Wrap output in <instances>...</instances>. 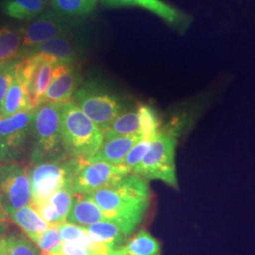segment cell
<instances>
[{"mask_svg":"<svg viewBox=\"0 0 255 255\" xmlns=\"http://www.w3.org/2000/svg\"><path fill=\"white\" fill-rule=\"evenodd\" d=\"M79 162L72 159L30 164L27 167L31 200L29 204L46 201L55 192L70 183Z\"/></svg>","mask_w":255,"mask_h":255,"instance_id":"6","label":"cell"},{"mask_svg":"<svg viewBox=\"0 0 255 255\" xmlns=\"http://www.w3.org/2000/svg\"><path fill=\"white\" fill-rule=\"evenodd\" d=\"M41 1H43V2H45V3H47V2H49V1H51V0H41Z\"/></svg>","mask_w":255,"mask_h":255,"instance_id":"35","label":"cell"},{"mask_svg":"<svg viewBox=\"0 0 255 255\" xmlns=\"http://www.w3.org/2000/svg\"><path fill=\"white\" fill-rule=\"evenodd\" d=\"M107 7H139L147 9L164 19L171 25H181L183 23V15L173 7L167 5L161 0H101Z\"/></svg>","mask_w":255,"mask_h":255,"instance_id":"15","label":"cell"},{"mask_svg":"<svg viewBox=\"0 0 255 255\" xmlns=\"http://www.w3.org/2000/svg\"><path fill=\"white\" fill-rule=\"evenodd\" d=\"M141 133L145 140H151L161 129V121L155 110L148 105H140L138 108Z\"/></svg>","mask_w":255,"mask_h":255,"instance_id":"27","label":"cell"},{"mask_svg":"<svg viewBox=\"0 0 255 255\" xmlns=\"http://www.w3.org/2000/svg\"><path fill=\"white\" fill-rule=\"evenodd\" d=\"M3 11L12 18L32 20L46 9V3L41 0H2Z\"/></svg>","mask_w":255,"mask_h":255,"instance_id":"22","label":"cell"},{"mask_svg":"<svg viewBox=\"0 0 255 255\" xmlns=\"http://www.w3.org/2000/svg\"><path fill=\"white\" fill-rule=\"evenodd\" d=\"M88 195L106 220L121 229L128 237L142 222L150 203L147 182L134 174Z\"/></svg>","mask_w":255,"mask_h":255,"instance_id":"1","label":"cell"},{"mask_svg":"<svg viewBox=\"0 0 255 255\" xmlns=\"http://www.w3.org/2000/svg\"><path fill=\"white\" fill-rule=\"evenodd\" d=\"M131 171L122 164L79 162L70 185L74 195H88L119 182Z\"/></svg>","mask_w":255,"mask_h":255,"instance_id":"10","label":"cell"},{"mask_svg":"<svg viewBox=\"0 0 255 255\" xmlns=\"http://www.w3.org/2000/svg\"><path fill=\"white\" fill-rule=\"evenodd\" d=\"M67 221L85 227L107 220L89 195H74L73 203Z\"/></svg>","mask_w":255,"mask_h":255,"instance_id":"16","label":"cell"},{"mask_svg":"<svg viewBox=\"0 0 255 255\" xmlns=\"http://www.w3.org/2000/svg\"><path fill=\"white\" fill-rule=\"evenodd\" d=\"M84 229L92 240L110 249H118L128 238L121 229L110 221L97 222L89 226H85Z\"/></svg>","mask_w":255,"mask_h":255,"instance_id":"18","label":"cell"},{"mask_svg":"<svg viewBox=\"0 0 255 255\" xmlns=\"http://www.w3.org/2000/svg\"><path fill=\"white\" fill-rule=\"evenodd\" d=\"M40 255H98L82 241H61L54 248L41 252Z\"/></svg>","mask_w":255,"mask_h":255,"instance_id":"28","label":"cell"},{"mask_svg":"<svg viewBox=\"0 0 255 255\" xmlns=\"http://www.w3.org/2000/svg\"><path fill=\"white\" fill-rule=\"evenodd\" d=\"M18 62V60H15L7 63H0V112L9 84L15 76V67Z\"/></svg>","mask_w":255,"mask_h":255,"instance_id":"30","label":"cell"},{"mask_svg":"<svg viewBox=\"0 0 255 255\" xmlns=\"http://www.w3.org/2000/svg\"><path fill=\"white\" fill-rule=\"evenodd\" d=\"M22 31V47L35 46L56 37L69 35L70 30L64 17L54 9L45 10L24 27Z\"/></svg>","mask_w":255,"mask_h":255,"instance_id":"11","label":"cell"},{"mask_svg":"<svg viewBox=\"0 0 255 255\" xmlns=\"http://www.w3.org/2000/svg\"><path fill=\"white\" fill-rule=\"evenodd\" d=\"M150 141L151 140H143L139 142L129 150V152L125 157L121 164L132 172L133 168L143 160L146 152L148 151L150 146Z\"/></svg>","mask_w":255,"mask_h":255,"instance_id":"31","label":"cell"},{"mask_svg":"<svg viewBox=\"0 0 255 255\" xmlns=\"http://www.w3.org/2000/svg\"><path fill=\"white\" fill-rule=\"evenodd\" d=\"M37 214L40 216V218L46 221V223L50 225H60V219L58 217V214L56 212L54 207L48 202V201H42L35 204H30Z\"/></svg>","mask_w":255,"mask_h":255,"instance_id":"32","label":"cell"},{"mask_svg":"<svg viewBox=\"0 0 255 255\" xmlns=\"http://www.w3.org/2000/svg\"><path fill=\"white\" fill-rule=\"evenodd\" d=\"M125 255H161L159 241L146 230H140L120 247Z\"/></svg>","mask_w":255,"mask_h":255,"instance_id":"21","label":"cell"},{"mask_svg":"<svg viewBox=\"0 0 255 255\" xmlns=\"http://www.w3.org/2000/svg\"><path fill=\"white\" fill-rule=\"evenodd\" d=\"M0 255H40L36 245L27 237L16 233L0 236Z\"/></svg>","mask_w":255,"mask_h":255,"instance_id":"23","label":"cell"},{"mask_svg":"<svg viewBox=\"0 0 255 255\" xmlns=\"http://www.w3.org/2000/svg\"><path fill=\"white\" fill-rule=\"evenodd\" d=\"M72 101L101 130L127 111L126 105L117 95L97 82L81 84L74 93Z\"/></svg>","mask_w":255,"mask_h":255,"instance_id":"5","label":"cell"},{"mask_svg":"<svg viewBox=\"0 0 255 255\" xmlns=\"http://www.w3.org/2000/svg\"><path fill=\"white\" fill-rule=\"evenodd\" d=\"M101 255H125L123 254V252L121 251V248L119 247L118 249H114V250H110L108 253Z\"/></svg>","mask_w":255,"mask_h":255,"instance_id":"34","label":"cell"},{"mask_svg":"<svg viewBox=\"0 0 255 255\" xmlns=\"http://www.w3.org/2000/svg\"><path fill=\"white\" fill-rule=\"evenodd\" d=\"M82 81V73L77 64H58L52 72L46 92L39 100L38 106L47 102L70 101Z\"/></svg>","mask_w":255,"mask_h":255,"instance_id":"12","label":"cell"},{"mask_svg":"<svg viewBox=\"0 0 255 255\" xmlns=\"http://www.w3.org/2000/svg\"><path fill=\"white\" fill-rule=\"evenodd\" d=\"M41 252L48 251L61 242L59 225H50L43 234L37 236L31 240Z\"/></svg>","mask_w":255,"mask_h":255,"instance_id":"29","label":"cell"},{"mask_svg":"<svg viewBox=\"0 0 255 255\" xmlns=\"http://www.w3.org/2000/svg\"><path fill=\"white\" fill-rule=\"evenodd\" d=\"M60 130L65 153L78 162L89 161L103 142L101 128L72 101L63 102Z\"/></svg>","mask_w":255,"mask_h":255,"instance_id":"2","label":"cell"},{"mask_svg":"<svg viewBox=\"0 0 255 255\" xmlns=\"http://www.w3.org/2000/svg\"><path fill=\"white\" fill-rule=\"evenodd\" d=\"M60 64L53 56L38 54L23 59L16 64L15 76L35 109L50 82L55 67Z\"/></svg>","mask_w":255,"mask_h":255,"instance_id":"9","label":"cell"},{"mask_svg":"<svg viewBox=\"0 0 255 255\" xmlns=\"http://www.w3.org/2000/svg\"><path fill=\"white\" fill-rule=\"evenodd\" d=\"M102 131L103 141L141 133L138 109L125 111ZM142 134V133H141Z\"/></svg>","mask_w":255,"mask_h":255,"instance_id":"19","label":"cell"},{"mask_svg":"<svg viewBox=\"0 0 255 255\" xmlns=\"http://www.w3.org/2000/svg\"><path fill=\"white\" fill-rule=\"evenodd\" d=\"M0 118H1V115H0Z\"/></svg>","mask_w":255,"mask_h":255,"instance_id":"36","label":"cell"},{"mask_svg":"<svg viewBox=\"0 0 255 255\" xmlns=\"http://www.w3.org/2000/svg\"><path fill=\"white\" fill-rule=\"evenodd\" d=\"M38 54L53 56L61 64H76L78 62V55L68 35L56 37L35 46L22 47L18 60L21 61Z\"/></svg>","mask_w":255,"mask_h":255,"instance_id":"13","label":"cell"},{"mask_svg":"<svg viewBox=\"0 0 255 255\" xmlns=\"http://www.w3.org/2000/svg\"><path fill=\"white\" fill-rule=\"evenodd\" d=\"M31 200L27 166L20 162H0V207L8 215Z\"/></svg>","mask_w":255,"mask_h":255,"instance_id":"8","label":"cell"},{"mask_svg":"<svg viewBox=\"0 0 255 255\" xmlns=\"http://www.w3.org/2000/svg\"><path fill=\"white\" fill-rule=\"evenodd\" d=\"M74 194L70 183L64 185L59 191L55 192L47 201L54 207L61 224L67 221L73 203Z\"/></svg>","mask_w":255,"mask_h":255,"instance_id":"26","label":"cell"},{"mask_svg":"<svg viewBox=\"0 0 255 255\" xmlns=\"http://www.w3.org/2000/svg\"><path fill=\"white\" fill-rule=\"evenodd\" d=\"M33 112L0 118V162H20L32 136Z\"/></svg>","mask_w":255,"mask_h":255,"instance_id":"7","label":"cell"},{"mask_svg":"<svg viewBox=\"0 0 255 255\" xmlns=\"http://www.w3.org/2000/svg\"><path fill=\"white\" fill-rule=\"evenodd\" d=\"M21 48V29L16 30L9 27L0 28V63H7L18 60Z\"/></svg>","mask_w":255,"mask_h":255,"instance_id":"24","label":"cell"},{"mask_svg":"<svg viewBox=\"0 0 255 255\" xmlns=\"http://www.w3.org/2000/svg\"><path fill=\"white\" fill-rule=\"evenodd\" d=\"M9 219L8 215L0 207V236L6 234L9 228Z\"/></svg>","mask_w":255,"mask_h":255,"instance_id":"33","label":"cell"},{"mask_svg":"<svg viewBox=\"0 0 255 255\" xmlns=\"http://www.w3.org/2000/svg\"><path fill=\"white\" fill-rule=\"evenodd\" d=\"M62 105L63 102H47L34 110L30 164L69 159L64 151L60 130Z\"/></svg>","mask_w":255,"mask_h":255,"instance_id":"3","label":"cell"},{"mask_svg":"<svg viewBox=\"0 0 255 255\" xmlns=\"http://www.w3.org/2000/svg\"><path fill=\"white\" fill-rule=\"evenodd\" d=\"M143 140H145L143 135L141 133H136L132 135L111 139L109 141H103L97 152L87 162H103L112 164H121L129 150Z\"/></svg>","mask_w":255,"mask_h":255,"instance_id":"14","label":"cell"},{"mask_svg":"<svg viewBox=\"0 0 255 255\" xmlns=\"http://www.w3.org/2000/svg\"><path fill=\"white\" fill-rule=\"evenodd\" d=\"M35 108L32 106L23 86L16 76H14L2 102L1 118L11 117L21 112H33Z\"/></svg>","mask_w":255,"mask_h":255,"instance_id":"17","label":"cell"},{"mask_svg":"<svg viewBox=\"0 0 255 255\" xmlns=\"http://www.w3.org/2000/svg\"><path fill=\"white\" fill-rule=\"evenodd\" d=\"M9 218L25 233L30 240L46 232L50 226V224L46 223V221L40 218L35 209L30 204L14 211L9 215Z\"/></svg>","mask_w":255,"mask_h":255,"instance_id":"20","label":"cell"},{"mask_svg":"<svg viewBox=\"0 0 255 255\" xmlns=\"http://www.w3.org/2000/svg\"><path fill=\"white\" fill-rule=\"evenodd\" d=\"M98 0H51V6L63 17H79L91 13Z\"/></svg>","mask_w":255,"mask_h":255,"instance_id":"25","label":"cell"},{"mask_svg":"<svg viewBox=\"0 0 255 255\" xmlns=\"http://www.w3.org/2000/svg\"><path fill=\"white\" fill-rule=\"evenodd\" d=\"M178 127L161 128L150 141V146L143 160L133 168L131 174L146 181L159 180L174 189H179L175 165Z\"/></svg>","mask_w":255,"mask_h":255,"instance_id":"4","label":"cell"}]
</instances>
